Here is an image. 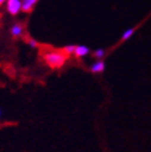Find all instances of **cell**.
<instances>
[{"mask_svg": "<svg viewBox=\"0 0 151 152\" xmlns=\"http://www.w3.org/2000/svg\"><path fill=\"white\" fill-rule=\"evenodd\" d=\"M21 34H22V25H20V24L14 25L11 28V35L14 37H19Z\"/></svg>", "mask_w": 151, "mask_h": 152, "instance_id": "cell-6", "label": "cell"}, {"mask_svg": "<svg viewBox=\"0 0 151 152\" xmlns=\"http://www.w3.org/2000/svg\"><path fill=\"white\" fill-rule=\"evenodd\" d=\"M39 0H22V11L30 12Z\"/></svg>", "mask_w": 151, "mask_h": 152, "instance_id": "cell-3", "label": "cell"}, {"mask_svg": "<svg viewBox=\"0 0 151 152\" xmlns=\"http://www.w3.org/2000/svg\"><path fill=\"white\" fill-rule=\"evenodd\" d=\"M104 56H105V52H104V50H102V48L97 50V51L94 52V57H95L97 59H102Z\"/></svg>", "mask_w": 151, "mask_h": 152, "instance_id": "cell-9", "label": "cell"}, {"mask_svg": "<svg viewBox=\"0 0 151 152\" xmlns=\"http://www.w3.org/2000/svg\"><path fill=\"white\" fill-rule=\"evenodd\" d=\"M105 68V64L103 61H97V62H94L92 66H90V71H92L93 73H99V72H103Z\"/></svg>", "mask_w": 151, "mask_h": 152, "instance_id": "cell-5", "label": "cell"}, {"mask_svg": "<svg viewBox=\"0 0 151 152\" xmlns=\"http://www.w3.org/2000/svg\"><path fill=\"white\" fill-rule=\"evenodd\" d=\"M133 34H134V28H128L126 31L123 34L122 39H123V40H128V39H130V37L133 36Z\"/></svg>", "mask_w": 151, "mask_h": 152, "instance_id": "cell-8", "label": "cell"}, {"mask_svg": "<svg viewBox=\"0 0 151 152\" xmlns=\"http://www.w3.org/2000/svg\"><path fill=\"white\" fill-rule=\"evenodd\" d=\"M43 59L50 67L59 68L65 64L67 59V55L63 51H50L43 55Z\"/></svg>", "mask_w": 151, "mask_h": 152, "instance_id": "cell-1", "label": "cell"}, {"mask_svg": "<svg viewBox=\"0 0 151 152\" xmlns=\"http://www.w3.org/2000/svg\"><path fill=\"white\" fill-rule=\"evenodd\" d=\"M0 116H1V110H0Z\"/></svg>", "mask_w": 151, "mask_h": 152, "instance_id": "cell-12", "label": "cell"}, {"mask_svg": "<svg viewBox=\"0 0 151 152\" xmlns=\"http://www.w3.org/2000/svg\"><path fill=\"white\" fill-rule=\"evenodd\" d=\"M5 3H7V0H0V6H1L3 4H5Z\"/></svg>", "mask_w": 151, "mask_h": 152, "instance_id": "cell-11", "label": "cell"}, {"mask_svg": "<svg viewBox=\"0 0 151 152\" xmlns=\"http://www.w3.org/2000/svg\"><path fill=\"white\" fill-rule=\"evenodd\" d=\"M6 10L10 15H18L22 11V0H7Z\"/></svg>", "mask_w": 151, "mask_h": 152, "instance_id": "cell-2", "label": "cell"}, {"mask_svg": "<svg viewBox=\"0 0 151 152\" xmlns=\"http://www.w3.org/2000/svg\"><path fill=\"white\" fill-rule=\"evenodd\" d=\"M74 51H76V46H74V45H67V46L63 47V52L66 53L67 56L72 55V53L74 55Z\"/></svg>", "mask_w": 151, "mask_h": 152, "instance_id": "cell-7", "label": "cell"}, {"mask_svg": "<svg viewBox=\"0 0 151 152\" xmlns=\"http://www.w3.org/2000/svg\"><path fill=\"white\" fill-rule=\"evenodd\" d=\"M29 45H30V46H31V47H37V46H39V43H37L35 40H32V39L29 41Z\"/></svg>", "mask_w": 151, "mask_h": 152, "instance_id": "cell-10", "label": "cell"}, {"mask_svg": "<svg viewBox=\"0 0 151 152\" xmlns=\"http://www.w3.org/2000/svg\"><path fill=\"white\" fill-rule=\"evenodd\" d=\"M89 53V48L87 46H76V51H74V56L76 57H84Z\"/></svg>", "mask_w": 151, "mask_h": 152, "instance_id": "cell-4", "label": "cell"}]
</instances>
